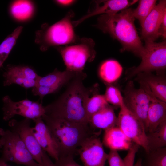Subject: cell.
I'll return each mask as SVG.
<instances>
[{"mask_svg":"<svg viewBox=\"0 0 166 166\" xmlns=\"http://www.w3.org/2000/svg\"><path fill=\"white\" fill-rule=\"evenodd\" d=\"M135 20L132 9L128 8L115 14L101 15L96 26L120 43L121 52L130 51L141 58L144 48L135 27Z\"/></svg>","mask_w":166,"mask_h":166,"instance_id":"1","label":"cell"},{"mask_svg":"<svg viewBox=\"0 0 166 166\" xmlns=\"http://www.w3.org/2000/svg\"><path fill=\"white\" fill-rule=\"evenodd\" d=\"M3 119L9 120L16 115H19L33 121L42 117L45 113V108L38 101L27 99L15 102L8 95L2 98Z\"/></svg>","mask_w":166,"mask_h":166,"instance_id":"10","label":"cell"},{"mask_svg":"<svg viewBox=\"0 0 166 166\" xmlns=\"http://www.w3.org/2000/svg\"><path fill=\"white\" fill-rule=\"evenodd\" d=\"M137 75L140 87L159 100L166 102V80L164 76L151 72H143Z\"/></svg>","mask_w":166,"mask_h":166,"instance_id":"16","label":"cell"},{"mask_svg":"<svg viewBox=\"0 0 166 166\" xmlns=\"http://www.w3.org/2000/svg\"><path fill=\"white\" fill-rule=\"evenodd\" d=\"M147 137L149 152L165 147L166 145V121L160 124L154 131L147 134Z\"/></svg>","mask_w":166,"mask_h":166,"instance_id":"23","label":"cell"},{"mask_svg":"<svg viewBox=\"0 0 166 166\" xmlns=\"http://www.w3.org/2000/svg\"><path fill=\"white\" fill-rule=\"evenodd\" d=\"M108 104L104 95L96 94L90 98L89 97L85 106L88 123L90 118L93 114Z\"/></svg>","mask_w":166,"mask_h":166,"instance_id":"26","label":"cell"},{"mask_svg":"<svg viewBox=\"0 0 166 166\" xmlns=\"http://www.w3.org/2000/svg\"><path fill=\"white\" fill-rule=\"evenodd\" d=\"M124 94L125 106L141 121L146 133L148 112L150 103L149 95L141 87L136 88L132 81L128 82Z\"/></svg>","mask_w":166,"mask_h":166,"instance_id":"9","label":"cell"},{"mask_svg":"<svg viewBox=\"0 0 166 166\" xmlns=\"http://www.w3.org/2000/svg\"><path fill=\"white\" fill-rule=\"evenodd\" d=\"M42 166H55L49 157L46 152L43 150L42 154Z\"/></svg>","mask_w":166,"mask_h":166,"instance_id":"34","label":"cell"},{"mask_svg":"<svg viewBox=\"0 0 166 166\" xmlns=\"http://www.w3.org/2000/svg\"><path fill=\"white\" fill-rule=\"evenodd\" d=\"M54 164L55 166H82L75 161L73 155L60 156Z\"/></svg>","mask_w":166,"mask_h":166,"instance_id":"32","label":"cell"},{"mask_svg":"<svg viewBox=\"0 0 166 166\" xmlns=\"http://www.w3.org/2000/svg\"><path fill=\"white\" fill-rule=\"evenodd\" d=\"M74 2L73 0H57L56 2L59 4L63 6H68L70 5Z\"/></svg>","mask_w":166,"mask_h":166,"instance_id":"35","label":"cell"},{"mask_svg":"<svg viewBox=\"0 0 166 166\" xmlns=\"http://www.w3.org/2000/svg\"><path fill=\"white\" fill-rule=\"evenodd\" d=\"M73 13L66 16L45 29L36 33V41L44 51L50 46L66 44L74 40L75 35L71 18Z\"/></svg>","mask_w":166,"mask_h":166,"instance_id":"5","label":"cell"},{"mask_svg":"<svg viewBox=\"0 0 166 166\" xmlns=\"http://www.w3.org/2000/svg\"><path fill=\"white\" fill-rule=\"evenodd\" d=\"M0 143L2 158L26 166H41L33 159L25 144L16 133L10 130L0 128Z\"/></svg>","mask_w":166,"mask_h":166,"instance_id":"4","label":"cell"},{"mask_svg":"<svg viewBox=\"0 0 166 166\" xmlns=\"http://www.w3.org/2000/svg\"><path fill=\"white\" fill-rule=\"evenodd\" d=\"M103 145L96 135L88 138L82 143L77 152L84 166H105L108 154Z\"/></svg>","mask_w":166,"mask_h":166,"instance_id":"12","label":"cell"},{"mask_svg":"<svg viewBox=\"0 0 166 166\" xmlns=\"http://www.w3.org/2000/svg\"><path fill=\"white\" fill-rule=\"evenodd\" d=\"M74 73L67 70L64 71L55 70L45 76H39L36 81V86L61 87L71 78Z\"/></svg>","mask_w":166,"mask_h":166,"instance_id":"22","label":"cell"},{"mask_svg":"<svg viewBox=\"0 0 166 166\" xmlns=\"http://www.w3.org/2000/svg\"><path fill=\"white\" fill-rule=\"evenodd\" d=\"M59 148L60 156L73 155L87 139L96 135L89 124H82L52 117H42Z\"/></svg>","mask_w":166,"mask_h":166,"instance_id":"2","label":"cell"},{"mask_svg":"<svg viewBox=\"0 0 166 166\" xmlns=\"http://www.w3.org/2000/svg\"><path fill=\"white\" fill-rule=\"evenodd\" d=\"M106 84L107 86L104 95L107 102L120 108L124 106L123 97L119 89L110 84Z\"/></svg>","mask_w":166,"mask_h":166,"instance_id":"28","label":"cell"},{"mask_svg":"<svg viewBox=\"0 0 166 166\" xmlns=\"http://www.w3.org/2000/svg\"><path fill=\"white\" fill-rule=\"evenodd\" d=\"M2 148V146L0 143V149Z\"/></svg>","mask_w":166,"mask_h":166,"instance_id":"38","label":"cell"},{"mask_svg":"<svg viewBox=\"0 0 166 166\" xmlns=\"http://www.w3.org/2000/svg\"><path fill=\"white\" fill-rule=\"evenodd\" d=\"M30 120L25 118L20 121L12 119L9 122L11 130L16 133L23 142L34 160L42 165L43 150L38 143L30 126Z\"/></svg>","mask_w":166,"mask_h":166,"instance_id":"11","label":"cell"},{"mask_svg":"<svg viewBox=\"0 0 166 166\" xmlns=\"http://www.w3.org/2000/svg\"><path fill=\"white\" fill-rule=\"evenodd\" d=\"M133 166H142V160L140 159L138 160L136 163L134 164Z\"/></svg>","mask_w":166,"mask_h":166,"instance_id":"37","label":"cell"},{"mask_svg":"<svg viewBox=\"0 0 166 166\" xmlns=\"http://www.w3.org/2000/svg\"><path fill=\"white\" fill-rule=\"evenodd\" d=\"M0 166H10L8 164L7 162L0 158Z\"/></svg>","mask_w":166,"mask_h":166,"instance_id":"36","label":"cell"},{"mask_svg":"<svg viewBox=\"0 0 166 166\" xmlns=\"http://www.w3.org/2000/svg\"><path fill=\"white\" fill-rule=\"evenodd\" d=\"M146 92L150 98L146 132L149 133L154 131L160 124L166 121V102L158 99L151 93Z\"/></svg>","mask_w":166,"mask_h":166,"instance_id":"18","label":"cell"},{"mask_svg":"<svg viewBox=\"0 0 166 166\" xmlns=\"http://www.w3.org/2000/svg\"><path fill=\"white\" fill-rule=\"evenodd\" d=\"M23 29L22 26L16 28L0 45V69L15 45Z\"/></svg>","mask_w":166,"mask_h":166,"instance_id":"25","label":"cell"},{"mask_svg":"<svg viewBox=\"0 0 166 166\" xmlns=\"http://www.w3.org/2000/svg\"><path fill=\"white\" fill-rule=\"evenodd\" d=\"M165 12L166 1L160 0L146 17L141 26V38L145 42H155L158 38V29Z\"/></svg>","mask_w":166,"mask_h":166,"instance_id":"13","label":"cell"},{"mask_svg":"<svg viewBox=\"0 0 166 166\" xmlns=\"http://www.w3.org/2000/svg\"><path fill=\"white\" fill-rule=\"evenodd\" d=\"M34 135L43 150L55 160L59 157L58 146L42 117L34 120Z\"/></svg>","mask_w":166,"mask_h":166,"instance_id":"14","label":"cell"},{"mask_svg":"<svg viewBox=\"0 0 166 166\" xmlns=\"http://www.w3.org/2000/svg\"><path fill=\"white\" fill-rule=\"evenodd\" d=\"M117 126L132 141L149 152L145 128L141 121L125 105L120 107Z\"/></svg>","mask_w":166,"mask_h":166,"instance_id":"8","label":"cell"},{"mask_svg":"<svg viewBox=\"0 0 166 166\" xmlns=\"http://www.w3.org/2000/svg\"><path fill=\"white\" fill-rule=\"evenodd\" d=\"M89 93L81 82L75 81L59 99L45 107V114L82 124H89L85 106Z\"/></svg>","mask_w":166,"mask_h":166,"instance_id":"3","label":"cell"},{"mask_svg":"<svg viewBox=\"0 0 166 166\" xmlns=\"http://www.w3.org/2000/svg\"><path fill=\"white\" fill-rule=\"evenodd\" d=\"M150 152L148 166H166L165 147Z\"/></svg>","mask_w":166,"mask_h":166,"instance_id":"29","label":"cell"},{"mask_svg":"<svg viewBox=\"0 0 166 166\" xmlns=\"http://www.w3.org/2000/svg\"><path fill=\"white\" fill-rule=\"evenodd\" d=\"M137 0H108L95 1L94 9L89 11L85 16L78 20L73 22L74 26H77L85 20L97 14H103L108 15L115 14L120 11L128 8L136 3Z\"/></svg>","mask_w":166,"mask_h":166,"instance_id":"15","label":"cell"},{"mask_svg":"<svg viewBox=\"0 0 166 166\" xmlns=\"http://www.w3.org/2000/svg\"><path fill=\"white\" fill-rule=\"evenodd\" d=\"M103 144L110 149L128 150L132 141L117 126L105 130Z\"/></svg>","mask_w":166,"mask_h":166,"instance_id":"19","label":"cell"},{"mask_svg":"<svg viewBox=\"0 0 166 166\" xmlns=\"http://www.w3.org/2000/svg\"><path fill=\"white\" fill-rule=\"evenodd\" d=\"M117 122L113 108L108 104L91 117L89 124L94 129L105 130L117 126Z\"/></svg>","mask_w":166,"mask_h":166,"instance_id":"20","label":"cell"},{"mask_svg":"<svg viewBox=\"0 0 166 166\" xmlns=\"http://www.w3.org/2000/svg\"><path fill=\"white\" fill-rule=\"evenodd\" d=\"M60 87V86L36 85L32 88V92L34 95L38 96L42 100L45 96L55 92Z\"/></svg>","mask_w":166,"mask_h":166,"instance_id":"30","label":"cell"},{"mask_svg":"<svg viewBox=\"0 0 166 166\" xmlns=\"http://www.w3.org/2000/svg\"><path fill=\"white\" fill-rule=\"evenodd\" d=\"M107 160L109 166H127L125 161L121 158L117 150L110 149Z\"/></svg>","mask_w":166,"mask_h":166,"instance_id":"31","label":"cell"},{"mask_svg":"<svg viewBox=\"0 0 166 166\" xmlns=\"http://www.w3.org/2000/svg\"><path fill=\"white\" fill-rule=\"evenodd\" d=\"M122 71L123 68L118 61L109 60L101 64L99 73L101 78L106 84H110L120 78Z\"/></svg>","mask_w":166,"mask_h":166,"instance_id":"21","label":"cell"},{"mask_svg":"<svg viewBox=\"0 0 166 166\" xmlns=\"http://www.w3.org/2000/svg\"><path fill=\"white\" fill-rule=\"evenodd\" d=\"M158 34L159 36H161L164 39L166 38V12L164 14L158 30Z\"/></svg>","mask_w":166,"mask_h":166,"instance_id":"33","label":"cell"},{"mask_svg":"<svg viewBox=\"0 0 166 166\" xmlns=\"http://www.w3.org/2000/svg\"><path fill=\"white\" fill-rule=\"evenodd\" d=\"M144 46V52L141 58V62L138 66L130 68L127 71L128 78L143 72L156 71L160 73L166 69V41L158 43L146 42Z\"/></svg>","mask_w":166,"mask_h":166,"instance_id":"6","label":"cell"},{"mask_svg":"<svg viewBox=\"0 0 166 166\" xmlns=\"http://www.w3.org/2000/svg\"><path fill=\"white\" fill-rule=\"evenodd\" d=\"M3 76L4 86L16 84L26 89H29L33 88L36 85V81L27 78V66L8 65Z\"/></svg>","mask_w":166,"mask_h":166,"instance_id":"17","label":"cell"},{"mask_svg":"<svg viewBox=\"0 0 166 166\" xmlns=\"http://www.w3.org/2000/svg\"><path fill=\"white\" fill-rule=\"evenodd\" d=\"M156 0H139L138 5L135 9H132L133 15L138 20L141 26L146 17L156 6Z\"/></svg>","mask_w":166,"mask_h":166,"instance_id":"27","label":"cell"},{"mask_svg":"<svg viewBox=\"0 0 166 166\" xmlns=\"http://www.w3.org/2000/svg\"><path fill=\"white\" fill-rule=\"evenodd\" d=\"M11 15L19 21L29 18L33 14L34 7L31 2L28 0H17L14 2L10 7Z\"/></svg>","mask_w":166,"mask_h":166,"instance_id":"24","label":"cell"},{"mask_svg":"<svg viewBox=\"0 0 166 166\" xmlns=\"http://www.w3.org/2000/svg\"><path fill=\"white\" fill-rule=\"evenodd\" d=\"M94 43L90 39H85L78 44L59 48L67 70L80 72L87 61L93 60L95 56Z\"/></svg>","mask_w":166,"mask_h":166,"instance_id":"7","label":"cell"}]
</instances>
